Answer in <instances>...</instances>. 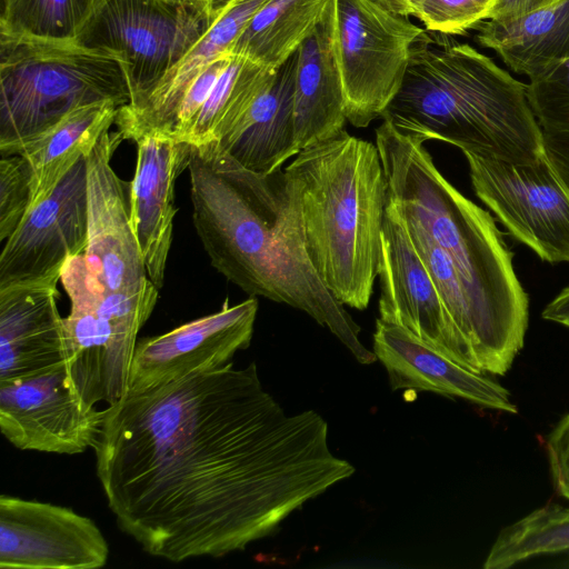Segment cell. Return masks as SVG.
Listing matches in <instances>:
<instances>
[{"instance_id": "1", "label": "cell", "mask_w": 569, "mask_h": 569, "mask_svg": "<svg viewBox=\"0 0 569 569\" xmlns=\"http://www.w3.org/2000/svg\"><path fill=\"white\" fill-rule=\"evenodd\" d=\"M328 432L312 409L288 415L254 362H230L108 406L96 471L119 529L144 552L220 558L355 473Z\"/></svg>"}, {"instance_id": "2", "label": "cell", "mask_w": 569, "mask_h": 569, "mask_svg": "<svg viewBox=\"0 0 569 569\" xmlns=\"http://www.w3.org/2000/svg\"><path fill=\"white\" fill-rule=\"evenodd\" d=\"M190 146L192 219L212 267L251 297L306 312L361 365L375 362L360 327L311 263L295 179L281 168L249 170L217 142Z\"/></svg>"}, {"instance_id": "3", "label": "cell", "mask_w": 569, "mask_h": 569, "mask_svg": "<svg viewBox=\"0 0 569 569\" xmlns=\"http://www.w3.org/2000/svg\"><path fill=\"white\" fill-rule=\"evenodd\" d=\"M423 144L386 119L376 129L388 200L417 220L449 257L470 305L477 368L503 376L523 347L528 296L492 216L442 176Z\"/></svg>"}, {"instance_id": "4", "label": "cell", "mask_w": 569, "mask_h": 569, "mask_svg": "<svg viewBox=\"0 0 569 569\" xmlns=\"http://www.w3.org/2000/svg\"><path fill=\"white\" fill-rule=\"evenodd\" d=\"M382 119L423 142L438 140L513 164L545 154L527 83L449 34L425 30Z\"/></svg>"}, {"instance_id": "5", "label": "cell", "mask_w": 569, "mask_h": 569, "mask_svg": "<svg viewBox=\"0 0 569 569\" xmlns=\"http://www.w3.org/2000/svg\"><path fill=\"white\" fill-rule=\"evenodd\" d=\"M298 184L308 256L332 296L365 310L381 266L387 180L376 143L340 134L284 168Z\"/></svg>"}, {"instance_id": "6", "label": "cell", "mask_w": 569, "mask_h": 569, "mask_svg": "<svg viewBox=\"0 0 569 569\" xmlns=\"http://www.w3.org/2000/svg\"><path fill=\"white\" fill-rule=\"evenodd\" d=\"M0 154L83 106L131 100L120 61L74 41L0 34Z\"/></svg>"}, {"instance_id": "7", "label": "cell", "mask_w": 569, "mask_h": 569, "mask_svg": "<svg viewBox=\"0 0 569 569\" xmlns=\"http://www.w3.org/2000/svg\"><path fill=\"white\" fill-rule=\"evenodd\" d=\"M60 280L70 300L63 318L68 385L88 405L110 406L129 392L138 333L159 290L106 291L89 272L83 254L67 260Z\"/></svg>"}, {"instance_id": "8", "label": "cell", "mask_w": 569, "mask_h": 569, "mask_svg": "<svg viewBox=\"0 0 569 569\" xmlns=\"http://www.w3.org/2000/svg\"><path fill=\"white\" fill-rule=\"evenodd\" d=\"M206 0H98L76 43L117 58L137 108L212 24Z\"/></svg>"}, {"instance_id": "9", "label": "cell", "mask_w": 569, "mask_h": 569, "mask_svg": "<svg viewBox=\"0 0 569 569\" xmlns=\"http://www.w3.org/2000/svg\"><path fill=\"white\" fill-rule=\"evenodd\" d=\"M425 30L375 0L331 1L332 48L352 126L366 128L382 118Z\"/></svg>"}, {"instance_id": "10", "label": "cell", "mask_w": 569, "mask_h": 569, "mask_svg": "<svg viewBox=\"0 0 569 569\" xmlns=\"http://www.w3.org/2000/svg\"><path fill=\"white\" fill-rule=\"evenodd\" d=\"M476 196L541 260L569 262V187L546 154L513 164L463 153Z\"/></svg>"}, {"instance_id": "11", "label": "cell", "mask_w": 569, "mask_h": 569, "mask_svg": "<svg viewBox=\"0 0 569 569\" xmlns=\"http://www.w3.org/2000/svg\"><path fill=\"white\" fill-rule=\"evenodd\" d=\"M88 242L87 156L32 203L0 253V289L58 282L68 259Z\"/></svg>"}, {"instance_id": "12", "label": "cell", "mask_w": 569, "mask_h": 569, "mask_svg": "<svg viewBox=\"0 0 569 569\" xmlns=\"http://www.w3.org/2000/svg\"><path fill=\"white\" fill-rule=\"evenodd\" d=\"M122 133L100 134L87 154V268L111 292L139 293L156 288L150 281L130 220V183L121 180L110 161Z\"/></svg>"}, {"instance_id": "13", "label": "cell", "mask_w": 569, "mask_h": 569, "mask_svg": "<svg viewBox=\"0 0 569 569\" xmlns=\"http://www.w3.org/2000/svg\"><path fill=\"white\" fill-rule=\"evenodd\" d=\"M379 278L380 320L408 330L453 361L479 371L412 244L401 214L389 200L381 236Z\"/></svg>"}, {"instance_id": "14", "label": "cell", "mask_w": 569, "mask_h": 569, "mask_svg": "<svg viewBox=\"0 0 569 569\" xmlns=\"http://www.w3.org/2000/svg\"><path fill=\"white\" fill-rule=\"evenodd\" d=\"M104 415L69 387L64 366L0 382V430L20 450L77 455L93 449Z\"/></svg>"}, {"instance_id": "15", "label": "cell", "mask_w": 569, "mask_h": 569, "mask_svg": "<svg viewBox=\"0 0 569 569\" xmlns=\"http://www.w3.org/2000/svg\"><path fill=\"white\" fill-rule=\"evenodd\" d=\"M108 558V541L92 519L68 507L1 495V569H99Z\"/></svg>"}, {"instance_id": "16", "label": "cell", "mask_w": 569, "mask_h": 569, "mask_svg": "<svg viewBox=\"0 0 569 569\" xmlns=\"http://www.w3.org/2000/svg\"><path fill=\"white\" fill-rule=\"evenodd\" d=\"M257 312L256 297L233 306L226 299L217 312L138 341L129 392L227 366L238 351L250 346Z\"/></svg>"}, {"instance_id": "17", "label": "cell", "mask_w": 569, "mask_h": 569, "mask_svg": "<svg viewBox=\"0 0 569 569\" xmlns=\"http://www.w3.org/2000/svg\"><path fill=\"white\" fill-rule=\"evenodd\" d=\"M373 352L386 368L392 390L429 391L517 412L508 390L487 373L453 361L399 326L377 319Z\"/></svg>"}, {"instance_id": "18", "label": "cell", "mask_w": 569, "mask_h": 569, "mask_svg": "<svg viewBox=\"0 0 569 569\" xmlns=\"http://www.w3.org/2000/svg\"><path fill=\"white\" fill-rule=\"evenodd\" d=\"M130 182V220L150 281L160 290L172 242L174 182L188 168L191 146L164 137L142 136Z\"/></svg>"}, {"instance_id": "19", "label": "cell", "mask_w": 569, "mask_h": 569, "mask_svg": "<svg viewBox=\"0 0 569 569\" xmlns=\"http://www.w3.org/2000/svg\"><path fill=\"white\" fill-rule=\"evenodd\" d=\"M58 282L0 289V382L43 375L64 366L63 318Z\"/></svg>"}, {"instance_id": "20", "label": "cell", "mask_w": 569, "mask_h": 569, "mask_svg": "<svg viewBox=\"0 0 569 569\" xmlns=\"http://www.w3.org/2000/svg\"><path fill=\"white\" fill-rule=\"evenodd\" d=\"M269 0H229L212 24L137 108L121 107L114 123L124 139L169 138L189 86L211 62L228 54L253 16Z\"/></svg>"}, {"instance_id": "21", "label": "cell", "mask_w": 569, "mask_h": 569, "mask_svg": "<svg viewBox=\"0 0 569 569\" xmlns=\"http://www.w3.org/2000/svg\"><path fill=\"white\" fill-rule=\"evenodd\" d=\"M297 58L295 52L277 70L272 82L237 128L217 142L241 166L254 172L271 173L298 154L295 129Z\"/></svg>"}, {"instance_id": "22", "label": "cell", "mask_w": 569, "mask_h": 569, "mask_svg": "<svg viewBox=\"0 0 569 569\" xmlns=\"http://www.w3.org/2000/svg\"><path fill=\"white\" fill-rule=\"evenodd\" d=\"M295 129L298 153L345 131L343 88L331 39V6L297 51Z\"/></svg>"}, {"instance_id": "23", "label": "cell", "mask_w": 569, "mask_h": 569, "mask_svg": "<svg viewBox=\"0 0 569 569\" xmlns=\"http://www.w3.org/2000/svg\"><path fill=\"white\" fill-rule=\"evenodd\" d=\"M475 30L479 46L528 79L569 60V0L516 19L485 20Z\"/></svg>"}, {"instance_id": "24", "label": "cell", "mask_w": 569, "mask_h": 569, "mask_svg": "<svg viewBox=\"0 0 569 569\" xmlns=\"http://www.w3.org/2000/svg\"><path fill=\"white\" fill-rule=\"evenodd\" d=\"M119 108L113 101L80 107L16 149L13 154L22 156L31 171L30 206L47 196L90 152L102 131L114 123Z\"/></svg>"}, {"instance_id": "25", "label": "cell", "mask_w": 569, "mask_h": 569, "mask_svg": "<svg viewBox=\"0 0 569 569\" xmlns=\"http://www.w3.org/2000/svg\"><path fill=\"white\" fill-rule=\"evenodd\" d=\"M332 0H269L229 53L277 71L325 20Z\"/></svg>"}, {"instance_id": "26", "label": "cell", "mask_w": 569, "mask_h": 569, "mask_svg": "<svg viewBox=\"0 0 569 569\" xmlns=\"http://www.w3.org/2000/svg\"><path fill=\"white\" fill-rule=\"evenodd\" d=\"M276 72L231 54L186 142L200 146L228 137L272 82Z\"/></svg>"}, {"instance_id": "27", "label": "cell", "mask_w": 569, "mask_h": 569, "mask_svg": "<svg viewBox=\"0 0 569 569\" xmlns=\"http://www.w3.org/2000/svg\"><path fill=\"white\" fill-rule=\"evenodd\" d=\"M569 551V507L545 505L505 527L485 560L486 569H506L539 556Z\"/></svg>"}, {"instance_id": "28", "label": "cell", "mask_w": 569, "mask_h": 569, "mask_svg": "<svg viewBox=\"0 0 569 569\" xmlns=\"http://www.w3.org/2000/svg\"><path fill=\"white\" fill-rule=\"evenodd\" d=\"M98 0H2L0 34L71 42Z\"/></svg>"}, {"instance_id": "29", "label": "cell", "mask_w": 569, "mask_h": 569, "mask_svg": "<svg viewBox=\"0 0 569 569\" xmlns=\"http://www.w3.org/2000/svg\"><path fill=\"white\" fill-rule=\"evenodd\" d=\"M527 93L545 154L569 187V60L529 78Z\"/></svg>"}, {"instance_id": "30", "label": "cell", "mask_w": 569, "mask_h": 569, "mask_svg": "<svg viewBox=\"0 0 569 569\" xmlns=\"http://www.w3.org/2000/svg\"><path fill=\"white\" fill-rule=\"evenodd\" d=\"M398 211L401 214L412 244L429 271L452 322L470 350L472 333L471 309L456 268L446 252L433 241L417 220L402 213L399 209Z\"/></svg>"}, {"instance_id": "31", "label": "cell", "mask_w": 569, "mask_h": 569, "mask_svg": "<svg viewBox=\"0 0 569 569\" xmlns=\"http://www.w3.org/2000/svg\"><path fill=\"white\" fill-rule=\"evenodd\" d=\"M31 171L20 154L0 160V241L7 240L26 216L31 202Z\"/></svg>"}, {"instance_id": "32", "label": "cell", "mask_w": 569, "mask_h": 569, "mask_svg": "<svg viewBox=\"0 0 569 569\" xmlns=\"http://www.w3.org/2000/svg\"><path fill=\"white\" fill-rule=\"evenodd\" d=\"M230 56V53L224 54L211 62L189 86L179 106L170 139L179 142L187 141L203 104L227 67Z\"/></svg>"}, {"instance_id": "33", "label": "cell", "mask_w": 569, "mask_h": 569, "mask_svg": "<svg viewBox=\"0 0 569 569\" xmlns=\"http://www.w3.org/2000/svg\"><path fill=\"white\" fill-rule=\"evenodd\" d=\"M545 445L555 488L569 500V412L548 433Z\"/></svg>"}, {"instance_id": "34", "label": "cell", "mask_w": 569, "mask_h": 569, "mask_svg": "<svg viewBox=\"0 0 569 569\" xmlns=\"http://www.w3.org/2000/svg\"><path fill=\"white\" fill-rule=\"evenodd\" d=\"M559 0H495L488 20L516 19Z\"/></svg>"}, {"instance_id": "35", "label": "cell", "mask_w": 569, "mask_h": 569, "mask_svg": "<svg viewBox=\"0 0 569 569\" xmlns=\"http://www.w3.org/2000/svg\"><path fill=\"white\" fill-rule=\"evenodd\" d=\"M541 317L569 328V286L545 307Z\"/></svg>"}, {"instance_id": "36", "label": "cell", "mask_w": 569, "mask_h": 569, "mask_svg": "<svg viewBox=\"0 0 569 569\" xmlns=\"http://www.w3.org/2000/svg\"><path fill=\"white\" fill-rule=\"evenodd\" d=\"M377 3L397 14L416 17L421 6L427 0H375Z\"/></svg>"}, {"instance_id": "37", "label": "cell", "mask_w": 569, "mask_h": 569, "mask_svg": "<svg viewBox=\"0 0 569 569\" xmlns=\"http://www.w3.org/2000/svg\"><path fill=\"white\" fill-rule=\"evenodd\" d=\"M206 1H211L214 3V6L219 7V6H223L224 3H227L229 0H206Z\"/></svg>"}]
</instances>
